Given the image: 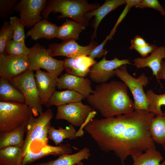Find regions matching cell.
Masks as SVG:
<instances>
[{"label": "cell", "mask_w": 165, "mask_h": 165, "mask_svg": "<svg viewBox=\"0 0 165 165\" xmlns=\"http://www.w3.org/2000/svg\"><path fill=\"white\" fill-rule=\"evenodd\" d=\"M126 4L123 10L119 16L116 24L112 29L116 30L119 24L125 17L131 8L133 6H135L141 1V0H125Z\"/></svg>", "instance_id": "cell-38"}, {"label": "cell", "mask_w": 165, "mask_h": 165, "mask_svg": "<svg viewBox=\"0 0 165 165\" xmlns=\"http://www.w3.org/2000/svg\"><path fill=\"white\" fill-rule=\"evenodd\" d=\"M146 94L149 102L148 112L155 114L156 116H162L163 112L161 107L165 105V93L157 94L150 89L148 90Z\"/></svg>", "instance_id": "cell-30"}, {"label": "cell", "mask_w": 165, "mask_h": 165, "mask_svg": "<svg viewBox=\"0 0 165 165\" xmlns=\"http://www.w3.org/2000/svg\"><path fill=\"white\" fill-rule=\"evenodd\" d=\"M13 31L9 22L5 20L0 32V55H4V51L6 44L13 39Z\"/></svg>", "instance_id": "cell-32"}, {"label": "cell", "mask_w": 165, "mask_h": 165, "mask_svg": "<svg viewBox=\"0 0 165 165\" xmlns=\"http://www.w3.org/2000/svg\"><path fill=\"white\" fill-rule=\"evenodd\" d=\"M105 55L102 59L97 62L91 67L89 75L93 82L102 83L107 82L115 75V70L122 66L131 64L128 59L119 60L116 57L108 60L105 58Z\"/></svg>", "instance_id": "cell-10"}, {"label": "cell", "mask_w": 165, "mask_h": 165, "mask_svg": "<svg viewBox=\"0 0 165 165\" xmlns=\"http://www.w3.org/2000/svg\"><path fill=\"white\" fill-rule=\"evenodd\" d=\"M35 165V164H33V165Z\"/></svg>", "instance_id": "cell-44"}, {"label": "cell", "mask_w": 165, "mask_h": 165, "mask_svg": "<svg viewBox=\"0 0 165 165\" xmlns=\"http://www.w3.org/2000/svg\"><path fill=\"white\" fill-rule=\"evenodd\" d=\"M85 27L73 20H67L58 26L56 38L63 41L78 40L80 33Z\"/></svg>", "instance_id": "cell-23"}, {"label": "cell", "mask_w": 165, "mask_h": 165, "mask_svg": "<svg viewBox=\"0 0 165 165\" xmlns=\"http://www.w3.org/2000/svg\"><path fill=\"white\" fill-rule=\"evenodd\" d=\"M158 79H163L165 80V61H162L161 68L157 73L156 78Z\"/></svg>", "instance_id": "cell-41"}, {"label": "cell", "mask_w": 165, "mask_h": 165, "mask_svg": "<svg viewBox=\"0 0 165 165\" xmlns=\"http://www.w3.org/2000/svg\"><path fill=\"white\" fill-rule=\"evenodd\" d=\"M98 45L97 43L93 40L85 46L79 45L75 40H71L63 41L60 43L50 44L47 49L52 57L63 56L75 58L83 56H88Z\"/></svg>", "instance_id": "cell-9"}, {"label": "cell", "mask_w": 165, "mask_h": 165, "mask_svg": "<svg viewBox=\"0 0 165 165\" xmlns=\"http://www.w3.org/2000/svg\"><path fill=\"white\" fill-rule=\"evenodd\" d=\"M28 56L0 55V76L8 81L21 75L29 67Z\"/></svg>", "instance_id": "cell-11"}, {"label": "cell", "mask_w": 165, "mask_h": 165, "mask_svg": "<svg viewBox=\"0 0 165 165\" xmlns=\"http://www.w3.org/2000/svg\"><path fill=\"white\" fill-rule=\"evenodd\" d=\"M149 130L155 143L163 146L165 145V112L162 116H156L153 119Z\"/></svg>", "instance_id": "cell-27"}, {"label": "cell", "mask_w": 165, "mask_h": 165, "mask_svg": "<svg viewBox=\"0 0 165 165\" xmlns=\"http://www.w3.org/2000/svg\"><path fill=\"white\" fill-rule=\"evenodd\" d=\"M85 98L80 94L73 90H55L45 105L49 108L53 106L57 107L68 104L81 101Z\"/></svg>", "instance_id": "cell-21"}, {"label": "cell", "mask_w": 165, "mask_h": 165, "mask_svg": "<svg viewBox=\"0 0 165 165\" xmlns=\"http://www.w3.org/2000/svg\"><path fill=\"white\" fill-rule=\"evenodd\" d=\"M100 6L98 3H89L86 0H49L47 1L42 15V17L46 20L51 13H60L61 15L57 17V19L70 18L86 27L89 25V22L85 17V13Z\"/></svg>", "instance_id": "cell-3"}, {"label": "cell", "mask_w": 165, "mask_h": 165, "mask_svg": "<svg viewBox=\"0 0 165 165\" xmlns=\"http://www.w3.org/2000/svg\"><path fill=\"white\" fill-rule=\"evenodd\" d=\"M91 156L90 149L85 147L79 152L72 154H65L57 159L47 162L38 163L35 165H74L82 160L88 159Z\"/></svg>", "instance_id": "cell-22"}, {"label": "cell", "mask_w": 165, "mask_h": 165, "mask_svg": "<svg viewBox=\"0 0 165 165\" xmlns=\"http://www.w3.org/2000/svg\"><path fill=\"white\" fill-rule=\"evenodd\" d=\"M72 152L71 145L68 143L65 144H60L56 146L48 144L36 152H33L29 150L23 158L21 165H28L50 155L60 156L63 154H70Z\"/></svg>", "instance_id": "cell-16"}, {"label": "cell", "mask_w": 165, "mask_h": 165, "mask_svg": "<svg viewBox=\"0 0 165 165\" xmlns=\"http://www.w3.org/2000/svg\"><path fill=\"white\" fill-rule=\"evenodd\" d=\"M17 0H0V17L3 19H7L14 12L15 7L17 3Z\"/></svg>", "instance_id": "cell-35"}, {"label": "cell", "mask_w": 165, "mask_h": 165, "mask_svg": "<svg viewBox=\"0 0 165 165\" xmlns=\"http://www.w3.org/2000/svg\"><path fill=\"white\" fill-rule=\"evenodd\" d=\"M163 59H165V46H161L157 47L146 57L135 58L133 61V64L138 68H149L152 71L153 75L156 78Z\"/></svg>", "instance_id": "cell-19"}, {"label": "cell", "mask_w": 165, "mask_h": 165, "mask_svg": "<svg viewBox=\"0 0 165 165\" xmlns=\"http://www.w3.org/2000/svg\"><path fill=\"white\" fill-rule=\"evenodd\" d=\"M30 50L28 56L29 70L34 71L42 68L58 76L64 70V61L53 58L48 50L38 43L30 48Z\"/></svg>", "instance_id": "cell-7"}, {"label": "cell", "mask_w": 165, "mask_h": 165, "mask_svg": "<svg viewBox=\"0 0 165 165\" xmlns=\"http://www.w3.org/2000/svg\"><path fill=\"white\" fill-rule=\"evenodd\" d=\"M135 7L140 9L152 8L159 12L162 16L165 15V10L157 0H141Z\"/></svg>", "instance_id": "cell-37"}, {"label": "cell", "mask_w": 165, "mask_h": 165, "mask_svg": "<svg viewBox=\"0 0 165 165\" xmlns=\"http://www.w3.org/2000/svg\"><path fill=\"white\" fill-rule=\"evenodd\" d=\"M25 103L0 101V133L8 132L26 123L32 114Z\"/></svg>", "instance_id": "cell-4"}, {"label": "cell", "mask_w": 165, "mask_h": 165, "mask_svg": "<svg viewBox=\"0 0 165 165\" xmlns=\"http://www.w3.org/2000/svg\"><path fill=\"white\" fill-rule=\"evenodd\" d=\"M51 125V122L48 123L41 131L36 139L32 143L29 150L32 151L36 148L34 152L36 151L37 148H39L40 146L41 148L44 146L48 144V130Z\"/></svg>", "instance_id": "cell-34"}, {"label": "cell", "mask_w": 165, "mask_h": 165, "mask_svg": "<svg viewBox=\"0 0 165 165\" xmlns=\"http://www.w3.org/2000/svg\"><path fill=\"white\" fill-rule=\"evenodd\" d=\"M158 46L154 44L148 45L140 47L135 48L134 49L137 51L143 58L148 56L149 53H151Z\"/></svg>", "instance_id": "cell-39"}, {"label": "cell", "mask_w": 165, "mask_h": 165, "mask_svg": "<svg viewBox=\"0 0 165 165\" xmlns=\"http://www.w3.org/2000/svg\"><path fill=\"white\" fill-rule=\"evenodd\" d=\"M93 109L81 101L72 103L57 107L55 119L66 120L74 127L81 126Z\"/></svg>", "instance_id": "cell-8"}, {"label": "cell", "mask_w": 165, "mask_h": 165, "mask_svg": "<svg viewBox=\"0 0 165 165\" xmlns=\"http://www.w3.org/2000/svg\"><path fill=\"white\" fill-rule=\"evenodd\" d=\"M83 164H84L83 163H82V162L81 161L79 162V163H78L77 164V165H83Z\"/></svg>", "instance_id": "cell-43"}, {"label": "cell", "mask_w": 165, "mask_h": 165, "mask_svg": "<svg viewBox=\"0 0 165 165\" xmlns=\"http://www.w3.org/2000/svg\"><path fill=\"white\" fill-rule=\"evenodd\" d=\"M9 82L23 94L25 99V103L31 109L35 117L43 112L34 71L28 69Z\"/></svg>", "instance_id": "cell-6"}, {"label": "cell", "mask_w": 165, "mask_h": 165, "mask_svg": "<svg viewBox=\"0 0 165 165\" xmlns=\"http://www.w3.org/2000/svg\"><path fill=\"white\" fill-rule=\"evenodd\" d=\"M116 31L112 30L109 35L106 38L103 42L98 45L90 52L88 56L94 60L96 58H101L103 56L106 55L108 51L104 48V47L108 40L112 39Z\"/></svg>", "instance_id": "cell-36"}, {"label": "cell", "mask_w": 165, "mask_h": 165, "mask_svg": "<svg viewBox=\"0 0 165 165\" xmlns=\"http://www.w3.org/2000/svg\"><path fill=\"white\" fill-rule=\"evenodd\" d=\"M30 51V48L26 46L25 42H17L12 39L6 44L4 53L6 55L28 56Z\"/></svg>", "instance_id": "cell-31"}, {"label": "cell", "mask_w": 165, "mask_h": 165, "mask_svg": "<svg viewBox=\"0 0 165 165\" xmlns=\"http://www.w3.org/2000/svg\"><path fill=\"white\" fill-rule=\"evenodd\" d=\"M163 148L165 152V145L163 146ZM160 165H165V159L160 164Z\"/></svg>", "instance_id": "cell-42"}, {"label": "cell", "mask_w": 165, "mask_h": 165, "mask_svg": "<svg viewBox=\"0 0 165 165\" xmlns=\"http://www.w3.org/2000/svg\"><path fill=\"white\" fill-rule=\"evenodd\" d=\"M87 102L105 118L131 113L134 104L123 82L112 81L99 84L86 98Z\"/></svg>", "instance_id": "cell-2"}, {"label": "cell", "mask_w": 165, "mask_h": 165, "mask_svg": "<svg viewBox=\"0 0 165 165\" xmlns=\"http://www.w3.org/2000/svg\"><path fill=\"white\" fill-rule=\"evenodd\" d=\"M9 22L13 31V40L17 42H25L26 38L24 26L21 23L20 18L16 16H11Z\"/></svg>", "instance_id": "cell-33"}, {"label": "cell", "mask_w": 165, "mask_h": 165, "mask_svg": "<svg viewBox=\"0 0 165 165\" xmlns=\"http://www.w3.org/2000/svg\"><path fill=\"white\" fill-rule=\"evenodd\" d=\"M76 134L74 126L71 124L64 129L60 127L58 129H56L50 125L48 130V138L54 142L56 146H57L65 138L75 139L77 137Z\"/></svg>", "instance_id": "cell-28"}, {"label": "cell", "mask_w": 165, "mask_h": 165, "mask_svg": "<svg viewBox=\"0 0 165 165\" xmlns=\"http://www.w3.org/2000/svg\"><path fill=\"white\" fill-rule=\"evenodd\" d=\"M127 64L122 66L115 70V75L119 78L130 91L134 99V110H142L148 112L149 102L143 87L149 82L148 77L142 73L135 78L128 72Z\"/></svg>", "instance_id": "cell-5"}, {"label": "cell", "mask_w": 165, "mask_h": 165, "mask_svg": "<svg viewBox=\"0 0 165 165\" xmlns=\"http://www.w3.org/2000/svg\"><path fill=\"white\" fill-rule=\"evenodd\" d=\"M58 26L44 19L37 22L27 32L26 36L36 40L42 38L50 40L56 38Z\"/></svg>", "instance_id": "cell-20"}, {"label": "cell", "mask_w": 165, "mask_h": 165, "mask_svg": "<svg viewBox=\"0 0 165 165\" xmlns=\"http://www.w3.org/2000/svg\"><path fill=\"white\" fill-rule=\"evenodd\" d=\"M26 123L10 132L0 133V149L11 146L22 148L24 142V136Z\"/></svg>", "instance_id": "cell-24"}, {"label": "cell", "mask_w": 165, "mask_h": 165, "mask_svg": "<svg viewBox=\"0 0 165 165\" xmlns=\"http://www.w3.org/2000/svg\"><path fill=\"white\" fill-rule=\"evenodd\" d=\"M22 148L11 146L0 149V165H21Z\"/></svg>", "instance_id": "cell-26"}, {"label": "cell", "mask_w": 165, "mask_h": 165, "mask_svg": "<svg viewBox=\"0 0 165 165\" xmlns=\"http://www.w3.org/2000/svg\"><path fill=\"white\" fill-rule=\"evenodd\" d=\"M46 0H22L16 5L14 11L19 12L21 23L24 27H30L41 20L40 15Z\"/></svg>", "instance_id": "cell-12"}, {"label": "cell", "mask_w": 165, "mask_h": 165, "mask_svg": "<svg viewBox=\"0 0 165 165\" xmlns=\"http://www.w3.org/2000/svg\"><path fill=\"white\" fill-rule=\"evenodd\" d=\"M125 4V0H106L102 6L97 9L85 13V17L88 20L94 16L93 25L94 29L92 36V40L96 38L98 27L104 18L117 7Z\"/></svg>", "instance_id": "cell-18"}, {"label": "cell", "mask_w": 165, "mask_h": 165, "mask_svg": "<svg viewBox=\"0 0 165 165\" xmlns=\"http://www.w3.org/2000/svg\"><path fill=\"white\" fill-rule=\"evenodd\" d=\"M155 114L144 110L101 119H92L85 130L104 152H113L122 165L128 156L137 157L156 148L149 132Z\"/></svg>", "instance_id": "cell-1"}, {"label": "cell", "mask_w": 165, "mask_h": 165, "mask_svg": "<svg viewBox=\"0 0 165 165\" xmlns=\"http://www.w3.org/2000/svg\"><path fill=\"white\" fill-rule=\"evenodd\" d=\"M133 165H160L163 158L156 148L148 149L139 156L132 158Z\"/></svg>", "instance_id": "cell-29"}, {"label": "cell", "mask_w": 165, "mask_h": 165, "mask_svg": "<svg viewBox=\"0 0 165 165\" xmlns=\"http://www.w3.org/2000/svg\"><path fill=\"white\" fill-rule=\"evenodd\" d=\"M131 45L129 47L130 50H134L136 47L144 46L148 44L142 37L139 35L134 37L131 40Z\"/></svg>", "instance_id": "cell-40"}, {"label": "cell", "mask_w": 165, "mask_h": 165, "mask_svg": "<svg viewBox=\"0 0 165 165\" xmlns=\"http://www.w3.org/2000/svg\"><path fill=\"white\" fill-rule=\"evenodd\" d=\"M34 75L41 103L45 105L56 90L58 76L40 69L36 71Z\"/></svg>", "instance_id": "cell-15"}, {"label": "cell", "mask_w": 165, "mask_h": 165, "mask_svg": "<svg viewBox=\"0 0 165 165\" xmlns=\"http://www.w3.org/2000/svg\"><path fill=\"white\" fill-rule=\"evenodd\" d=\"M53 117V112L52 109L50 108L37 117H35L33 114L31 115L26 125V135L22 148L23 158L29 150L32 143Z\"/></svg>", "instance_id": "cell-13"}, {"label": "cell", "mask_w": 165, "mask_h": 165, "mask_svg": "<svg viewBox=\"0 0 165 165\" xmlns=\"http://www.w3.org/2000/svg\"><path fill=\"white\" fill-rule=\"evenodd\" d=\"M0 100L1 101H13L25 103V99L22 93L9 81L0 78Z\"/></svg>", "instance_id": "cell-25"}, {"label": "cell", "mask_w": 165, "mask_h": 165, "mask_svg": "<svg viewBox=\"0 0 165 165\" xmlns=\"http://www.w3.org/2000/svg\"><path fill=\"white\" fill-rule=\"evenodd\" d=\"M63 61L64 68L66 73L82 77L89 74L91 67L97 62L85 56L75 58H66Z\"/></svg>", "instance_id": "cell-17"}, {"label": "cell", "mask_w": 165, "mask_h": 165, "mask_svg": "<svg viewBox=\"0 0 165 165\" xmlns=\"http://www.w3.org/2000/svg\"><path fill=\"white\" fill-rule=\"evenodd\" d=\"M75 91L86 98L93 92L90 80L66 73L58 78L57 87Z\"/></svg>", "instance_id": "cell-14"}]
</instances>
